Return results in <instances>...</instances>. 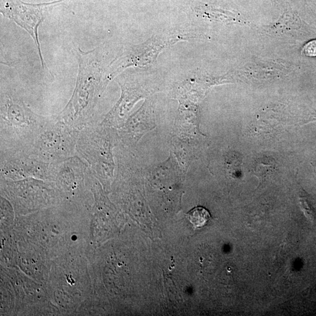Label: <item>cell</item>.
I'll list each match as a JSON object with an SVG mask.
<instances>
[{
    "mask_svg": "<svg viewBox=\"0 0 316 316\" xmlns=\"http://www.w3.org/2000/svg\"><path fill=\"white\" fill-rule=\"evenodd\" d=\"M78 131L57 119L51 121L36 138L27 155L51 164L73 157Z\"/></svg>",
    "mask_w": 316,
    "mask_h": 316,
    "instance_id": "cell-3",
    "label": "cell"
},
{
    "mask_svg": "<svg viewBox=\"0 0 316 316\" xmlns=\"http://www.w3.org/2000/svg\"><path fill=\"white\" fill-rule=\"evenodd\" d=\"M50 122L32 112L12 94H1V146H6L1 152L4 159L27 155L36 138Z\"/></svg>",
    "mask_w": 316,
    "mask_h": 316,
    "instance_id": "cell-2",
    "label": "cell"
},
{
    "mask_svg": "<svg viewBox=\"0 0 316 316\" xmlns=\"http://www.w3.org/2000/svg\"><path fill=\"white\" fill-rule=\"evenodd\" d=\"M306 55L309 57L316 56V41L311 42L304 48Z\"/></svg>",
    "mask_w": 316,
    "mask_h": 316,
    "instance_id": "cell-7",
    "label": "cell"
},
{
    "mask_svg": "<svg viewBox=\"0 0 316 316\" xmlns=\"http://www.w3.org/2000/svg\"><path fill=\"white\" fill-rule=\"evenodd\" d=\"M186 217L193 229L196 230L206 226L211 219V214L206 208L197 206L186 214Z\"/></svg>",
    "mask_w": 316,
    "mask_h": 316,
    "instance_id": "cell-6",
    "label": "cell"
},
{
    "mask_svg": "<svg viewBox=\"0 0 316 316\" xmlns=\"http://www.w3.org/2000/svg\"><path fill=\"white\" fill-rule=\"evenodd\" d=\"M1 174L5 176L37 177L47 178L52 177V165L32 156L19 154L3 159Z\"/></svg>",
    "mask_w": 316,
    "mask_h": 316,
    "instance_id": "cell-5",
    "label": "cell"
},
{
    "mask_svg": "<svg viewBox=\"0 0 316 316\" xmlns=\"http://www.w3.org/2000/svg\"><path fill=\"white\" fill-rule=\"evenodd\" d=\"M62 1L63 0L33 4L25 3L21 0H6L1 3V12L2 15L24 29L33 39L40 58L41 66L44 69H48V68L42 57L38 28L45 19V12L56 3Z\"/></svg>",
    "mask_w": 316,
    "mask_h": 316,
    "instance_id": "cell-4",
    "label": "cell"
},
{
    "mask_svg": "<svg viewBox=\"0 0 316 316\" xmlns=\"http://www.w3.org/2000/svg\"><path fill=\"white\" fill-rule=\"evenodd\" d=\"M79 68L76 86L69 103L57 120L80 130L90 125L99 100L108 84V67L104 64L102 48L84 52L76 50Z\"/></svg>",
    "mask_w": 316,
    "mask_h": 316,
    "instance_id": "cell-1",
    "label": "cell"
}]
</instances>
